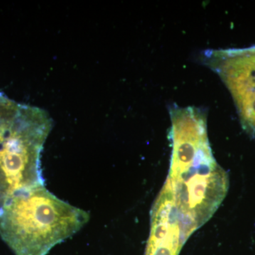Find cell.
Returning <instances> with one entry per match:
<instances>
[{
	"instance_id": "1",
	"label": "cell",
	"mask_w": 255,
	"mask_h": 255,
	"mask_svg": "<svg viewBox=\"0 0 255 255\" xmlns=\"http://www.w3.org/2000/svg\"><path fill=\"white\" fill-rule=\"evenodd\" d=\"M90 220L44 185L20 189L0 202V237L16 255H46Z\"/></svg>"
},
{
	"instance_id": "2",
	"label": "cell",
	"mask_w": 255,
	"mask_h": 255,
	"mask_svg": "<svg viewBox=\"0 0 255 255\" xmlns=\"http://www.w3.org/2000/svg\"><path fill=\"white\" fill-rule=\"evenodd\" d=\"M52 128L45 111L29 106L0 149V202L20 189L44 185L41 152Z\"/></svg>"
},
{
	"instance_id": "3",
	"label": "cell",
	"mask_w": 255,
	"mask_h": 255,
	"mask_svg": "<svg viewBox=\"0 0 255 255\" xmlns=\"http://www.w3.org/2000/svg\"><path fill=\"white\" fill-rule=\"evenodd\" d=\"M5 98V96L3 95L2 94L0 93V104L1 103L4 99Z\"/></svg>"
}]
</instances>
